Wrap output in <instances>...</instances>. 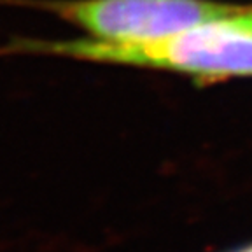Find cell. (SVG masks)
<instances>
[{
    "instance_id": "2",
    "label": "cell",
    "mask_w": 252,
    "mask_h": 252,
    "mask_svg": "<svg viewBox=\"0 0 252 252\" xmlns=\"http://www.w3.org/2000/svg\"><path fill=\"white\" fill-rule=\"evenodd\" d=\"M236 20L240 21L242 27H245L249 32L252 33V5H245L244 11L238 12V16H236Z\"/></svg>"
},
{
    "instance_id": "3",
    "label": "cell",
    "mask_w": 252,
    "mask_h": 252,
    "mask_svg": "<svg viewBox=\"0 0 252 252\" xmlns=\"http://www.w3.org/2000/svg\"><path fill=\"white\" fill-rule=\"evenodd\" d=\"M224 252H252V242H247V244H242V245H236L233 249H228Z\"/></svg>"
},
{
    "instance_id": "1",
    "label": "cell",
    "mask_w": 252,
    "mask_h": 252,
    "mask_svg": "<svg viewBox=\"0 0 252 252\" xmlns=\"http://www.w3.org/2000/svg\"><path fill=\"white\" fill-rule=\"evenodd\" d=\"M44 9L81 27L91 39L151 42L236 14L244 5L212 0H2Z\"/></svg>"
}]
</instances>
